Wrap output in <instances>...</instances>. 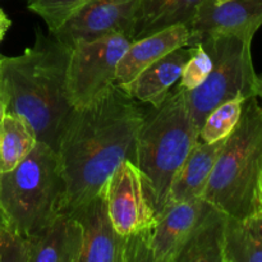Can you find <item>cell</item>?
<instances>
[{"instance_id":"cell-1","label":"cell","mask_w":262,"mask_h":262,"mask_svg":"<svg viewBox=\"0 0 262 262\" xmlns=\"http://www.w3.org/2000/svg\"><path fill=\"white\" fill-rule=\"evenodd\" d=\"M145 113L146 105L117 84L96 101L72 107L55 145L66 183L61 211L69 212L99 194L123 161H135Z\"/></svg>"},{"instance_id":"cell-2","label":"cell","mask_w":262,"mask_h":262,"mask_svg":"<svg viewBox=\"0 0 262 262\" xmlns=\"http://www.w3.org/2000/svg\"><path fill=\"white\" fill-rule=\"evenodd\" d=\"M71 48L42 31L33 46L18 56H0V94L7 112L25 119L37 140L55 150L64 119L72 110L67 96V64Z\"/></svg>"},{"instance_id":"cell-3","label":"cell","mask_w":262,"mask_h":262,"mask_svg":"<svg viewBox=\"0 0 262 262\" xmlns=\"http://www.w3.org/2000/svg\"><path fill=\"white\" fill-rule=\"evenodd\" d=\"M199 127L187 105L184 90H171L161 105H146L136 138L135 161L152 193L158 217L169 205L174 176L199 142Z\"/></svg>"},{"instance_id":"cell-4","label":"cell","mask_w":262,"mask_h":262,"mask_svg":"<svg viewBox=\"0 0 262 262\" xmlns=\"http://www.w3.org/2000/svg\"><path fill=\"white\" fill-rule=\"evenodd\" d=\"M66 183L56 151L38 141L15 166L0 173V209L9 230L32 238L61 212Z\"/></svg>"},{"instance_id":"cell-5","label":"cell","mask_w":262,"mask_h":262,"mask_svg":"<svg viewBox=\"0 0 262 262\" xmlns=\"http://www.w3.org/2000/svg\"><path fill=\"white\" fill-rule=\"evenodd\" d=\"M262 106L256 96L243 105L239 123L225 140L202 200L229 216L245 217L261 210Z\"/></svg>"},{"instance_id":"cell-6","label":"cell","mask_w":262,"mask_h":262,"mask_svg":"<svg viewBox=\"0 0 262 262\" xmlns=\"http://www.w3.org/2000/svg\"><path fill=\"white\" fill-rule=\"evenodd\" d=\"M212 59L206 81L192 91H184L194 123L201 128L207 115L223 102L237 96H255L257 73L252 61V41L233 35H210L199 42ZM200 132V130H199Z\"/></svg>"},{"instance_id":"cell-7","label":"cell","mask_w":262,"mask_h":262,"mask_svg":"<svg viewBox=\"0 0 262 262\" xmlns=\"http://www.w3.org/2000/svg\"><path fill=\"white\" fill-rule=\"evenodd\" d=\"M132 38L112 33L77 41L67 64V96L72 107H81L104 96L115 84L117 68Z\"/></svg>"},{"instance_id":"cell-8","label":"cell","mask_w":262,"mask_h":262,"mask_svg":"<svg viewBox=\"0 0 262 262\" xmlns=\"http://www.w3.org/2000/svg\"><path fill=\"white\" fill-rule=\"evenodd\" d=\"M104 196L113 227L122 237L148 232L158 222L151 189L133 161L124 160L115 169L105 184Z\"/></svg>"},{"instance_id":"cell-9","label":"cell","mask_w":262,"mask_h":262,"mask_svg":"<svg viewBox=\"0 0 262 262\" xmlns=\"http://www.w3.org/2000/svg\"><path fill=\"white\" fill-rule=\"evenodd\" d=\"M141 0H89L50 33L68 48L112 33L133 40Z\"/></svg>"},{"instance_id":"cell-10","label":"cell","mask_w":262,"mask_h":262,"mask_svg":"<svg viewBox=\"0 0 262 262\" xmlns=\"http://www.w3.org/2000/svg\"><path fill=\"white\" fill-rule=\"evenodd\" d=\"M262 26V0H204L193 22L191 46L210 35H233L252 41Z\"/></svg>"},{"instance_id":"cell-11","label":"cell","mask_w":262,"mask_h":262,"mask_svg":"<svg viewBox=\"0 0 262 262\" xmlns=\"http://www.w3.org/2000/svg\"><path fill=\"white\" fill-rule=\"evenodd\" d=\"M81 224V262H125L127 238L115 232L107 212L104 189L68 212Z\"/></svg>"},{"instance_id":"cell-12","label":"cell","mask_w":262,"mask_h":262,"mask_svg":"<svg viewBox=\"0 0 262 262\" xmlns=\"http://www.w3.org/2000/svg\"><path fill=\"white\" fill-rule=\"evenodd\" d=\"M205 206V200L170 204L150 230L152 262H177Z\"/></svg>"},{"instance_id":"cell-13","label":"cell","mask_w":262,"mask_h":262,"mask_svg":"<svg viewBox=\"0 0 262 262\" xmlns=\"http://www.w3.org/2000/svg\"><path fill=\"white\" fill-rule=\"evenodd\" d=\"M191 30L184 25L171 26L142 38L133 40L118 64L115 84L123 86L128 83L170 51L191 45Z\"/></svg>"},{"instance_id":"cell-14","label":"cell","mask_w":262,"mask_h":262,"mask_svg":"<svg viewBox=\"0 0 262 262\" xmlns=\"http://www.w3.org/2000/svg\"><path fill=\"white\" fill-rule=\"evenodd\" d=\"M82 227L71 214L61 211L45 229L27 239L28 262H81Z\"/></svg>"},{"instance_id":"cell-15","label":"cell","mask_w":262,"mask_h":262,"mask_svg":"<svg viewBox=\"0 0 262 262\" xmlns=\"http://www.w3.org/2000/svg\"><path fill=\"white\" fill-rule=\"evenodd\" d=\"M194 46H182L170 51L141 72L128 83L119 86L138 102L159 106L181 78L184 64L193 54Z\"/></svg>"},{"instance_id":"cell-16","label":"cell","mask_w":262,"mask_h":262,"mask_svg":"<svg viewBox=\"0 0 262 262\" xmlns=\"http://www.w3.org/2000/svg\"><path fill=\"white\" fill-rule=\"evenodd\" d=\"M225 140L212 143L199 141L194 145L174 176L169 189V205L174 202L202 200Z\"/></svg>"},{"instance_id":"cell-17","label":"cell","mask_w":262,"mask_h":262,"mask_svg":"<svg viewBox=\"0 0 262 262\" xmlns=\"http://www.w3.org/2000/svg\"><path fill=\"white\" fill-rule=\"evenodd\" d=\"M228 215L205 201L204 210L192 229L177 262H224V233Z\"/></svg>"},{"instance_id":"cell-18","label":"cell","mask_w":262,"mask_h":262,"mask_svg":"<svg viewBox=\"0 0 262 262\" xmlns=\"http://www.w3.org/2000/svg\"><path fill=\"white\" fill-rule=\"evenodd\" d=\"M204 0H141L133 40L177 25L191 26Z\"/></svg>"},{"instance_id":"cell-19","label":"cell","mask_w":262,"mask_h":262,"mask_svg":"<svg viewBox=\"0 0 262 262\" xmlns=\"http://www.w3.org/2000/svg\"><path fill=\"white\" fill-rule=\"evenodd\" d=\"M224 262H262V209L245 217L228 215Z\"/></svg>"},{"instance_id":"cell-20","label":"cell","mask_w":262,"mask_h":262,"mask_svg":"<svg viewBox=\"0 0 262 262\" xmlns=\"http://www.w3.org/2000/svg\"><path fill=\"white\" fill-rule=\"evenodd\" d=\"M37 142L35 130L25 119L5 113L0 119V173L14 169Z\"/></svg>"},{"instance_id":"cell-21","label":"cell","mask_w":262,"mask_h":262,"mask_svg":"<svg viewBox=\"0 0 262 262\" xmlns=\"http://www.w3.org/2000/svg\"><path fill=\"white\" fill-rule=\"evenodd\" d=\"M246 100L245 96H237L217 105L202 123L199 141L212 143L229 137L239 123Z\"/></svg>"},{"instance_id":"cell-22","label":"cell","mask_w":262,"mask_h":262,"mask_svg":"<svg viewBox=\"0 0 262 262\" xmlns=\"http://www.w3.org/2000/svg\"><path fill=\"white\" fill-rule=\"evenodd\" d=\"M89 0H27L28 9L42 18L50 32H54L69 15Z\"/></svg>"},{"instance_id":"cell-23","label":"cell","mask_w":262,"mask_h":262,"mask_svg":"<svg viewBox=\"0 0 262 262\" xmlns=\"http://www.w3.org/2000/svg\"><path fill=\"white\" fill-rule=\"evenodd\" d=\"M212 69V59L202 45H194L193 54L184 64L178 87L184 91H192L201 86Z\"/></svg>"},{"instance_id":"cell-24","label":"cell","mask_w":262,"mask_h":262,"mask_svg":"<svg viewBox=\"0 0 262 262\" xmlns=\"http://www.w3.org/2000/svg\"><path fill=\"white\" fill-rule=\"evenodd\" d=\"M28 262L27 239L7 227L0 228V262Z\"/></svg>"},{"instance_id":"cell-25","label":"cell","mask_w":262,"mask_h":262,"mask_svg":"<svg viewBox=\"0 0 262 262\" xmlns=\"http://www.w3.org/2000/svg\"><path fill=\"white\" fill-rule=\"evenodd\" d=\"M10 25H12V20L8 18V15L5 14L4 10L0 8V42H2V40L4 38L7 31L9 30Z\"/></svg>"},{"instance_id":"cell-26","label":"cell","mask_w":262,"mask_h":262,"mask_svg":"<svg viewBox=\"0 0 262 262\" xmlns=\"http://www.w3.org/2000/svg\"><path fill=\"white\" fill-rule=\"evenodd\" d=\"M255 96L262 101V73L256 76L255 82Z\"/></svg>"},{"instance_id":"cell-27","label":"cell","mask_w":262,"mask_h":262,"mask_svg":"<svg viewBox=\"0 0 262 262\" xmlns=\"http://www.w3.org/2000/svg\"><path fill=\"white\" fill-rule=\"evenodd\" d=\"M5 113H7V102H5L3 95L0 94V119H2Z\"/></svg>"},{"instance_id":"cell-28","label":"cell","mask_w":262,"mask_h":262,"mask_svg":"<svg viewBox=\"0 0 262 262\" xmlns=\"http://www.w3.org/2000/svg\"><path fill=\"white\" fill-rule=\"evenodd\" d=\"M258 199H260V206L262 209V176L260 179V188H258Z\"/></svg>"},{"instance_id":"cell-29","label":"cell","mask_w":262,"mask_h":262,"mask_svg":"<svg viewBox=\"0 0 262 262\" xmlns=\"http://www.w3.org/2000/svg\"><path fill=\"white\" fill-rule=\"evenodd\" d=\"M3 227H7V225H5V219H4V215H3V211H2V209H0V228H3Z\"/></svg>"},{"instance_id":"cell-30","label":"cell","mask_w":262,"mask_h":262,"mask_svg":"<svg viewBox=\"0 0 262 262\" xmlns=\"http://www.w3.org/2000/svg\"><path fill=\"white\" fill-rule=\"evenodd\" d=\"M216 3H223V2H227V0H215Z\"/></svg>"}]
</instances>
